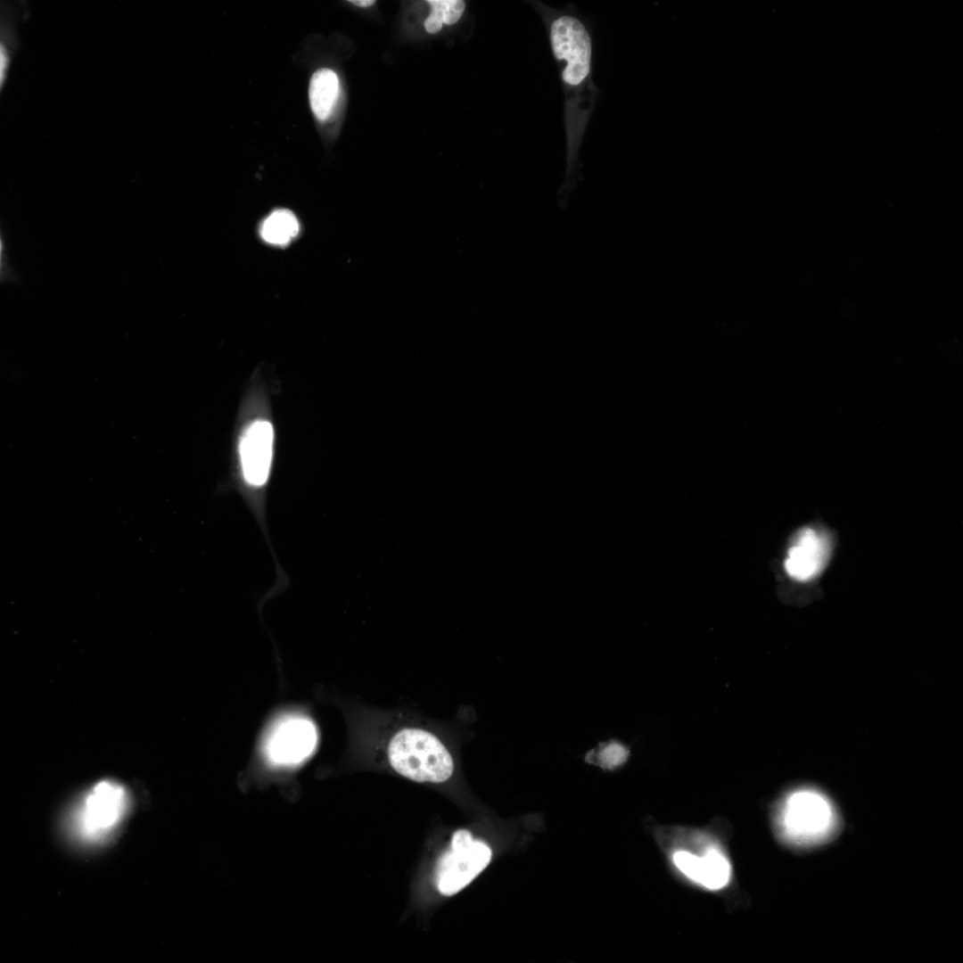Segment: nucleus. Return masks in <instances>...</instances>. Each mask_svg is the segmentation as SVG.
Instances as JSON below:
<instances>
[{
	"mask_svg": "<svg viewBox=\"0 0 963 963\" xmlns=\"http://www.w3.org/2000/svg\"><path fill=\"white\" fill-rule=\"evenodd\" d=\"M431 12L424 21V28L430 34L439 32L442 24L451 25L461 18L465 3L461 0H429Z\"/></svg>",
	"mask_w": 963,
	"mask_h": 963,
	"instance_id": "obj_12",
	"label": "nucleus"
},
{
	"mask_svg": "<svg viewBox=\"0 0 963 963\" xmlns=\"http://www.w3.org/2000/svg\"><path fill=\"white\" fill-rule=\"evenodd\" d=\"M274 432L270 423L258 420L245 430L240 443V464L245 482L261 487L268 482L273 457Z\"/></svg>",
	"mask_w": 963,
	"mask_h": 963,
	"instance_id": "obj_7",
	"label": "nucleus"
},
{
	"mask_svg": "<svg viewBox=\"0 0 963 963\" xmlns=\"http://www.w3.org/2000/svg\"><path fill=\"white\" fill-rule=\"evenodd\" d=\"M128 802L125 787L118 782L97 783L84 798L78 812L82 836L95 840L108 834L123 818Z\"/></svg>",
	"mask_w": 963,
	"mask_h": 963,
	"instance_id": "obj_6",
	"label": "nucleus"
},
{
	"mask_svg": "<svg viewBox=\"0 0 963 963\" xmlns=\"http://www.w3.org/2000/svg\"><path fill=\"white\" fill-rule=\"evenodd\" d=\"M317 742L314 723L303 715L288 713L269 726L263 738L262 752L270 765L292 768L311 755Z\"/></svg>",
	"mask_w": 963,
	"mask_h": 963,
	"instance_id": "obj_4",
	"label": "nucleus"
},
{
	"mask_svg": "<svg viewBox=\"0 0 963 963\" xmlns=\"http://www.w3.org/2000/svg\"><path fill=\"white\" fill-rule=\"evenodd\" d=\"M675 866L689 879L697 883L700 857L685 851H679L673 854Z\"/></svg>",
	"mask_w": 963,
	"mask_h": 963,
	"instance_id": "obj_13",
	"label": "nucleus"
},
{
	"mask_svg": "<svg viewBox=\"0 0 963 963\" xmlns=\"http://www.w3.org/2000/svg\"><path fill=\"white\" fill-rule=\"evenodd\" d=\"M490 847L482 840H474L466 829L457 830L451 837L450 847L439 860L435 884L440 893L451 896L467 886L490 864Z\"/></svg>",
	"mask_w": 963,
	"mask_h": 963,
	"instance_id": "obj_3",
	"label": "nucleus"
},
{
	"mask_svg": "<svg viewBox=\"0 0 963 963\" xmlns=\"http://www.w3.org/2000/svg\"><path fill=\"white\" fill-rule=\"evenodd\" d=\"M300 224L289 210L273 211L262 223L260 235L264 241L274 245H286L297 236Z\"/></svg>",
	"mask_w": 963,
	"mask_h": 963,
	"instance_id": "obj_10",
	"label": "nucleus"
},
{
	"mask_svg": "<svg viewBox=\"0 0 963 963\" xmlns=\"http://www.w3.org/2000/svg\"><path fill=\"white\" fill-rule=\"evenodd\" d=\"M387 760L394 771L418 783L440 784L452 776L454 760L444 743L431 731L407 727L388 742Z\"/></svg>",
	"mask_w": 963,
	"mask_h": 963,
	"instance_id": "obj_2",
	"label": "nucleus"
},
{
	"mask_svg": "<svg viewBox=\"0 0 963 963\" xmlns=\"http://www.w3.org/2000/svg\"><path fill=\"white\" fill-rule=\"evenodd\" d=\"M828 556L829 546L824 536L811 528L802 529L788 549L786 572L796 580H809L823 569Z\"/></svg>",
	"mask_w": 963,
	"mask_h": 963,
	"instance_id": "obj_8",
	"label": "nucleus"
},
{
	"mask_svg": "<svg viewBox=\"0 0 963 963\" xmlns=\"http://www.w3.org/2000/svg\"><path fill=\"white\" fill-rule=\"evenodd\" d=\"M340 93L336 73L330 69H319L311 77L309 96L311 110L319 120H325L332 113Z\"/></svg>",
	"mask_w": 963,
	"mask_h": 963,
	"instance_id": "obj_9",
	"label": "nucleus"
},
{
	"mask_svg": "<svg viewBox=\"0 0 963 963\" xmlns=\"http://www.w3.org/2000/svg\"><path fill=\"white\" fill-rule=\"evenodd\" d=\"M0 277L2 283L9 281L17 284L19 282L16 272L9 263L3 233L0 237Z\"/></svg>",
	"mask_w": 963,
	"mask_h": 963,
	"instance_id": "obj_15",
	"label": "nucleus"
},
{
	"mask_svg": "<svg viewBox=\"0 0 963 963\" xmlns=\"http://www.w3.org/2000/svg\"><path fill=\"white\" fill-rule=\"evenodd\" d=\"M729 877V863L718 850L711 848L700 857L698 884L710 890H719L727 885Z\"/></svg>",
	"mask_w": 963,
	"mask_h": 963,
	"instance_id": "obj_11",
	"label": "nucleus"
},
{
	"mask_svg": "<svg viewBox=\"0 0 963 963\" xmlns=\"http://www.w3.org/2000/svg\"><path fill=\"white\" fill-rule=\"evenodd\" d=\"M350 3H352L353 4L360 6V7H368V6L373 5L374 4V0H353V1H350Z\"/></svg>",
	"mask_w": 963,
	"mask_h": 963,
	"instance_id": "obj_16",
	"label": "nucleus"
},
{
	"mask_svg": "<svg viewBox=\"0 0 963 963\" xmlns=\"http://www.w3.org/2000/svg\"><path fill=\"white\" fill-rule=\"evenodd\" d=\"M628 756L627 750L620 744H608L598 754L599 764L606 769H613L622 764Z\"/></svg>",
	"mask_w": 963,
	"mask_h": 963,
	"instance_id": "obj_14",
	"label": "nucleus"
},
{
	"mask_svg": "<svg viewBox=\"0 0 963 963\" xmlns=\"http://www.w3.org/2000/svg\"><path fill=\"white\" fill-rule=\"evenodd\" d=\"M545 8L542 15L564 92L567 166L564 187L566 191L569 185V191L578 170V152L584 129L598 93L592 79V40L578 17Z\"/></svg>",
	"mask_w": 963,
	"mask_h": 963,
	"instance_id": "obj_1",
	"label": "nucleus"
},
{
	"mask_svg": "<svg viewBox=\"0 0 963 963\" xmlns=\"http://www.w3.org/2000/svg\"><path fill=\"white\" fill-rule=\"evenodd\" d=\"M784 835L802 844H814L828 837L835 826L830 802L814 791H801L786 802L780 819Z\"/></svg>",
	"mask_w": 963,
	"mask_h": 963,
	"instance_id": "obj_5",
	"label": "nucleus"
}]
</instances>
